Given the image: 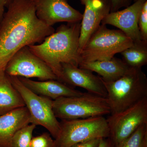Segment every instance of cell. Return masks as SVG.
<instances>
[{
    "label": "cell",
    "instance_id": "cell-13",
    "mask_svg": "<svg viewBox=\"0 0 147 147\" xmlns=\"http://www.w3.org/2000/svg\"><path fill=\"white\" fill-rule=\"evenodd\" d=\"M85 6L81 23L79 53L92 35L100 26L102 19L110 12V6L101 0H80Z\"/></svg>",
    "mask_w": 147,
    "mask_h": 147
},
{
    "label": "cell",
    "instance_id": "cell-10",
    "mask_svg": "<svg viewBox=\"0 0 147 147\" xmlns=\"http://www.w3.org/2000/svg\"><path fill=\"white\" fill-rule=\"evenodd\" d=\"M36 14L49 26L59 22L74 23L82 21L83 14L69 4L67 0H32Z\"/></svg>",
    "mask_w": 147,
    "mask_h": 147
},
{
    "label": "cell",
    "instance_id": "cell-1",
    "mask_svg": "<svg viewBox=\"0 0 147 147\" xmlns=\"http://www.w3.org/2000/svg\"><path fill=\"white\" fill-rule=\"evenodd\" d=\"M6 8L0 21V72L19 50L40 44L55 32L38 18L32 0H9Z\"/></svg>",
    "mask_w": 147,
    "mask_h": 147
},
{
    "label": "cell",
    "instance_id": "cell-8",
    "mask_svg": "<svg viewBox=\"0 0 147 147\" xmlns=\"http://www.w3.org/2000/svg\"><path fill=\"white\" fill-rule=\"evenodd\" d=\"M106 119L109 138L115 147L147 123V97L120 113L110 115Z\"/></svg>",
    "mask_w": 147,
    "mask_h": 147
},
{
    "label": "cell",
    "instance_id": "cell-3",
    "mask_svg": "<svg viewBox=\"0 0 147 147\" xmlns=\"http://www.w3.org/2000/svg\"><path fill=\"white\" fill-rule=\"evenodd\" d=\"M102 80L107 90L110 115L120 113L147 97V78L142 68L130 67L114 82Z\"/></svg>",
    "mask_w": 147,
    "mask_h": 147
},
{
    "label": "cell",
    "instance_id": "cell-7",
    "mask_svg": "<svg viewBox=\"0 0 147 147\" xmlns=\"http://www.w3.org/2000/svg\"><path fill=\"white\" fill-rule=\"evenodd\" d=\"M7 76L21 95L30 113L31 123L45 127L55 139L59 132L60 122L53 111V100L32 91L21 83L18 77Z\"/></svg>",
    "mask_w": 147,
    "mask_h": 147
},
{
    "label": "cell",
    "instance_id": "cell-5",
    "mask_svg": "<svg viewBox=\"0 0 147 147\" xmlns=\"http://www.w3.org/2000/svg\"><path fill=\"white\" fill-rule=\"evenodd\" d=\"M53 110L57 118L61 120L104 116L111 114L106 98L90 93L82 95L61 97L53 101Z\"/></svg>",
    "mask_w": 147,
    "mask_h": 147
},
{
    "label": "cell",
    "instance_id": "cell-28",
    "mask_svg": "<svg viewBox=\"0 0 147 147\" xmlns=\"http://www.w3.org/2000/svg\"><path fill=\"white\" fill-rule=\"evenodd\" d=\"M133 1H134V2H136L137 1H139V0H133Z\"/></svg>",
    "mask_w": 147,
    "mask_h": 147
},
{
    "label": "cell",
    "instance_id": "cell-22",
    "mask_svg": "<svg viewBox=\"0 0 147 147\" xmlns=\"http://www.w3.org/2000/svg\"><path fill=\"white\" fill-rule=\"evenodd\" d=\"M139 32L142 40L147 42V1L143 6L138 21Z\"/></svg>",
    "mask_w": 147,
    "mask_h": 147
},
{
    "label": "cell",
    "instance_id": "cell-2",
    "mask_svg": "<svg viewBox=\"0 0 147 147\" xmlns=\"http://www.w3.org/2000/svg\"><path fill=\"white\" fill-rule=\"evenodd\" d=\"M80 28V22L63 24L41 43L28 46L32 53L43 61L62 83V65L79 67L81 63L79 48Z\"/></svg>",
    "mask_w": 147,
    "mask_h": 147
},
{
    "label": "cell",
    "instance_id": "cell-9",
    "mask_svg": "<svg viewBox=\"0 0 147 147\" xmlns=\"http://www.w3.org/2000/svg\"><path fill=\"white\" fill-rule=\"evenodd\" d=\"M5 73L9 76L30 79L37 78L41 81L58 80L52 69L41 59L26 46L15 53L9 61Z\"/></svg>",
    "mask_w": 147,
    "mask_h": 147
},
{
    "label": "cell",
    "instance_id": "cell-15",
    "mask_svg": "<svg viewBox=\"0 0 147 147\" xmlns=\"http://www.w3.org/2000/svg\"><path fill=\"white\" fill-rule=\"evenodd\" d=\"M18 77L21 83L32 91L53 100L61 97L79 96L84 94L58 80L37 82L30 79Z\"/></svg>",
    "mask_w": 147,
    "mask_h": 147
},
{
    "label": "cell",
    "instance_id": "cell-20",
    "mask_svg": "<svg viewBox=\"0 0 147 147\" xmlns=\"http://www.w3.org/2000/svg\"><path fill=\"white\" fill-rule=\"evenodd\" d=\"M36 127V125L30 123L18 130L13 137L11 147H30L31 140Z\"/></svg>",
    "mask_w": 147,
    "mask_h": 147
},
{
    "label": "cell",
    "instance_id": "cell-16",
    "mask_svg": "<svg viewBox=\"0 0 147 147\" xmlns=\"http://www.w3.org/2000/svg\"><path fill=\"white\" fill-rule=\"evenodd\" d=\"M79 67L96 72L106 82L117 80L130 67L123 60L115 57L108 60L81 62Z\"/></svg>",
    "mask_w": 147,
    "mask_h": 147
},
{
    "label": "cell",
    "instance_id": "cell-21",
    "mask_svg": "<svg viewBox=\"0 0 147 147\" xmlns=\"http://www.w3.org/2000/svg\"><path fill=\"white\" fill-rule=\"evenodd\" d=\"M51 136L50 133L44 132L32 137L30 147H55V140Z\"/></svg>",
    "mask_w": 147,
    "mask_h": 147
},
{
    "label": "cell",
    "instance_id": "cell-11",
    "mask_svg": "<svg viewBox=\"0 0 147 147\" xmlns=\"http://www.w3.org/2000/svg\"><path fill=\"white\" fill-rule=\"evenodd\" d=\"M146 1L139 0L123 10L110 12L102 19L101 24L117 27L133 42L142 41L138 21L143 6Z\"/></svg>",
    "mask_w": 147,
    "mask_h": 147
},
{
    "label": "cell",
    "instance_id": "cell-24",
    "mask_svg": "<svg viewBox=\"0 0 147 147\" xmlns=\"http://www.w3.org/2000/svg\"><path fill=\"white\" fill-rule=\"evenodd\" d=\"M101 139H92L74 145L70 147H98Z\"/></svg>",
    "mask_w": 147,
    "mask_h": 147
},
{
    "label": "cell",
    "instance_id": "cell-18",
    "mask_svg": "<svg viewBox=\"0 0 147 147\" xmlns=\"http://www.w3.org/2000/svg\"><path fill=\"white\" fill-rule=\"evenodd\" d=\"M121 53L123 61L129 67L142 68L147 63V42H134Z\"/></svg>",
    "mask_w": 147,
    "mask_h": 147
},
{
    "label": "cell",
    "instance_id": "cell-25",
    "mask_svg": "<svg viewBox=\"0 0 147 147\" xmlns=\"http://www.w3.org/2000/svg\"><path fill=\"white\" fill-rule=\"evenodd\" d=\"M98 147H115L109 137L102 138Z\"/></svg>",
    "mask_w": 147,
    "mask_h": 147
},
{
    "label": "cell",
    "instance_id": "cell-26",
    "mask_svg": "<svg viewBox=\"0 0 147 147\" xmlns=\"http://www.w3.org/2000/svg\"><path fill=\"white\" fill-rule=\"evenodd\" d=\"M9 0H0V21L3 18L5 9Z\"/></svg>",
    "mask_w": 147,
    "mask_h": 147
},
{
    "label": "cell",
    "instance_id": "cell-27",
    "mask_svg": "<svg viewBox=\"0 0 147 147\" xmlns=\"http://www.w3.org/2000/svg\"><path fill=\"white\" fill-rule=\"evenodd\" d=\"M106 4L110 6V0H101Z\"/></svg>",
    "mask_w": 147,
    "mask_h": 147
},
{
    "label": "cell",
    "instance_id": "cell-12",
    "mask_svg": "<svg viewBox=\"0 0 147 147\" xmlns=\"http://www.w3.org/2000/svg\"><path fill=\"white\" fill-rule=\"evenodd\" d=\"M62 75L64 84L81 87L90 93L107 98V90L102 79L90 70L69 64H63Z\"/></svg>",
    "mask_w": 147,
    "mask_h": 147
},
{
    "label": "cell",
    "instance_id": "cell-6",
    "mask_svg": "<svg viewBox=\"0 0 147 147\" xmlns=\"http://www.w3.org/2000/svg\"><path fill=\"white\" fill-rule=\"evenodd\" d=\"M110 137L107 119L104 116L62 120L55 147H70L92 139Z\"/></svg>",
    "mask_w": 147,
    "mask_h": 147
},
{
    "label": "cell",
    "instance_id": "cell-23",
    "mask_svg": "<svg viewBox=\"0 0 147 147\" xmlns=\"http://www.w3.org/2000/svg\"><path fill=\"white\" fill-rule=\"evenodd\" d=\"M131 0H110V12L117 11L122 7H128Z\"/></svg>",
    "mask_w": 147,
    "mask_h": 147
},
{
    "label": "cell",
    "instance_id": "cell-14",
    "mask_svg": "<svg viewBox=\"0 0 147 147\" xmlns=\"http://www.w3.org/2000/svg\"><path fill=\"white\" fill-rule=\"evenodd\" d=\"M30 123V116L26 106L0 115V147H11L15 134Z\"/></svg>",
    "mask_w": 147,
    "mask_h": 147
},
{
    "label": "cell",
    "instance_id": "cell-17",
    "mask_svg": "<svg viewBox=\"0 0 147 147\" xmlns=\"http://www.w3.org/2000/svg\"><path fill=\"white\" fill-rule=\"evenodd\" d=\"M25 106L21 95L5 72H0V115Z\"/></svg>",
    "mask_w": 147,
    "mask_h": 147
},
{
    "label": "cell",
    "instance_id": "cell-4",
    "mask_svg": "<svg viewBox=\"0 0 147 147\" xmlns=\"http://www.w3.org/2000/svg\"><path fill=\"white\" fill-rule=\"evenodd\" d=\"M133 43L120 30H111L101 24L79 52L81 63L111 59Z\"/></svg>",
    "mask_w": 147,
    "mask_h": 147
},
{
    "label": "cell",
    "instance_id": "cell-19",
    "mask_svg": "<svg viewBox=\"0 0 147 147\" xmlns=\"http://www.w3.org/2000/svg\"><path fill=\"white\" fill-rule=\"evenodd\" d=\"M115 147H147V123L140 126L127 139Z\"/></svg>",
    "mask_w": 147,
    "mask_h": 147
}]
</instances>
